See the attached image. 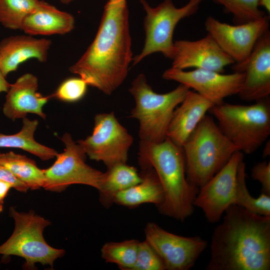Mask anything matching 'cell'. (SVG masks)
<instances>
[{
	"label": "cell",
	"instance_id": "6da1fadb",
	"mask_svg": "<svg viewBox=\"0 0 270 270\" xmlns=\"http://www.w3.org/2000/svg\"><path fill=\"white\" fill-rule=\"evenodd\" d=\"M132 56L126 1H108L94 40L69 70L110 95L126 79Z\"/></svg>",
	"mask_w": 270,
	"mask_h": 270
},
{
	"label": "cell",
	"instance_id": "7a4b0ae2",
	"mask_svg": "<svg viewBox=\"0 0 270 270\" xmlns=\"http://www.w3.org/2000/svg\"><path fill=\"white\" fill-rule=\"evenodd\" d=\"M214 230L207 270H269L270 216L236 204L225 210Z\"/></svg>",
	"mask_w": 270,
	"mask_h": 270
},
{
	"label": "cell",
	"instance_id": "3957f363",
	"mask_svg": "<svg viewBox=\"0 0 270 270\" xmlns=\"http://www.w3.org/2000/svg\"><path fill=\"white\" fill-rule=\"evenodd\" d=\"M138 155L141 168H152L162 185L164 198L160 212L184 221L194 212L200 188L186 179L182 148L167 138L158 143L140 140Z\"/></svg>",
	"mask_w": 270,
	"mask_h": 270
},
{
	"label": "cell",
	"instance_id": "277c9868",
	"mask_svg": "<svg viewBox=\"0 0 270 270\" xmlns=\"http://www.w3.org/2000/svg\"><path fill=\"white\" fill-rule=\"evenodd\" d=\"M182 148L186 179L199 188L220 171L235 152L239 151L221 132L213 118L206 114Z\"/></svg>",
	"mask_w": 270,
	"mask_h": 270
},
{
	"label": "cell",
	"instance_id": "5b68a950",
	"mask_svg": "<svg viewBox=\"0 0 270 270\" xmlns=\"http://www.w3.org/2000/svg\"><path fill=\"white\" fill-rule=\"evenodd\" d=\"M190 90L180 84L170 92L158 94L148 84L144 74H138L134 79L129 89L135 101L130 117L139 123L140 140L158 143L166 138L174 112Z\"/></svg>",
	"mask_w": 270,
	"mask_h": 270
},
{
	"label": "cell",
	"instance_id": "8992f818",
	"mask_svg": "<svg viewBox=\"0 0 270 270\" xmlns=\"http://www.w3.org/2000/svg\"><path fill=\"white\" fill-rule=\"evenodd\" d=\"M256 102L248 106L224 102L209 110L223 134L239 151L247 154L256 151L270 135V98Z\"/></svg>",
	"mask_w": 270,
	"mask_h": 270
},
{
	"label": "cell",
	"instance_id": "52a82bcc",
	"mask_svg": "<svg viewBox=\"0 0 270 270\" xmlns=\"http://www.w3.org/2000/svg\"><path fill=\"white\" fill-rule=\"evenodd\" d=\"M9 216L14 220V230L0 245V254L22 258L25 269L34 270L36 263L53 268L56 260L62 257L66 252L51 246L45 240L44 230L50 222L33 210L18 212L12 206L9 208Z\"/></svg>",
	"mask_w": 270,
	"mask_h": 270
},
{
	"label": "cell",
	"instance_id": "ba28073f",
	"mask_svg": "<svg viewBox=\"0 0 270 270\" xmlns=\"http://www.w3.org/2000/svg\"><path fill=\"white\" fill-rule=\"evenodd\" d=\"M202 0H190L178 8L172 0H164L155 8L151 7L145 0H140L146 12L144 22L146 39L141 52L132 58L133 66L154 52H161L172 59L174 52L173 34L177 24L196 13Z\"/></svg>",
	"mask_w": 270,
	"mask_h": 270
},
{
	"label": "cell",
	"instance_id": "9c48e42d",
	"mask_svg": "<svg viewBox=\"0 0 270 270\" xmlns=\"http://www.w3.org/2000/svg\"><path fill=\"white\" fill-rule=\"evenodd\" d=\"M64 144L62 152L58 153L53 164L43 170L45 181L42 188L53 192H62L75 184L89 186L98 190L104 172L86 162V155L71 134L65 133L61 138Z\"/></svg>",
	"mask_w": 270,
	"mask_h": 270
},
{
	"label": "cell",
	"instance_id": "30bf717a",
	"mask_svg": "<svg viewBox=\"0 0 270 270\" xmlns=\"http://www.w3.org/2000/svg\"><path fill=\"white\" fill-rule=\"evenodd\" d=\"M133 142L132 136L110 112L96 114L92 134L76 142L90 160L102 162L108 168L126 163Z\"/></svg>",
	"mask_w": 270,
	"mask_h": 270
},
{
	"label": "cell",
	"instance_id": "8fae6325",
	"mask_svg": "<svg viewBox=\"0 0 270 270\" xmlns=\"http://www.w3.org/2000/svg\"><path fill=\"white\" fill-rule=\"evenodd\" d=\"M269 24L270 16L266 14L258 20L239 24L222 22L211 16L204 23L208 34L236 64L246 61L258 40L268 30Z\"/></svg>",
	"mask_w": 270,
	"mask_h": 270
},
{
	"label": "cell",
	"instance_id": "7c38bea8",
	"mask_svg": "<svg viewBox=\"0 0 270 270\" xmlns=\"http://www.w3.org/2000/svg\"><path fill=\"white\" fill-rule=\"evenodd\" d=\"M146 240L161 258L165 270H188L207 246L199 236L186 237L165 230L154 222H148L144 228Z\"/></svg>",
	"mask_w": 270,
	"mask_h": 270
},
{
	"label": "cell",
	"instance_id": "4fadbf2b",
	"mask_svg": "<svg viewBox=\"0 0 270 270\" xmlns=\"http://www.w3.org/2000/svg\"><path fill=\"white\" fill-rule=\"evenodd\" d=\"M243 152H235L228 162L200 188L194 206L202 210L208 222H218L225 210L234 204L238 167Z\"/></svg>",
	"mask_w": 270,
	"mask_h": 270
},
{
	"label": "cell",
	"instance_id": "5bb4252c",
	"mask_svg": "<svg viewBox=\"0 0 270 270\" xmlns=\"http://www.w3.org/2000/svg\"><path fill=\"white\" fill-rule=\"evenodd\" d=\"M244 72L225 74L212 70L196 68L190 71L170 68L163 78L174 80L192 88L214 105L223 103L229 96L238 94L244 82Z\"/></svg>",
	"mask_w": 270,
	"mask_h": 270
},
{
	"label": "cell",
	"instance_id": "9a60e30c",
	"mask_svg": "<svg viewBox=\"0 0 270 270\" xmlns=\"http://www.w3.org/2000/svg\"><path fill=\"white\" fill-rule=\"evenodd\" d=\"M234 72H244V77L238 93L246 101H256L270 94V32L258 40L249 57L240 64H234Z\"/></svg>",
	"mask_w": 270,
	"mask_h": 270
},
{
	"label": "cell",
	"instance_id": "2e32d148",
	"mask_svg": "<svg viewBox=\"0 0 270 270\" xmlns=\"http://www.w3.org/2000/svg\"><path fill=\"white\" fill-rule=\"evenodd\" d=\"M174 45V68H195L224 74L226 66L235 63L208 34L196 40H176Z\"/></svg>",
	"mask_w": 270,
	"mask_h": 270
},
{
	"label": "cell",
	"instance_id": "e0dca14e",
	"mask_svg": "<svg viewBox=\"0 0 270 270\" xmlns=\"http://www.w3.org/2000/svg\"><path fill=\"white\" fill-rule=\"evenodd\" d=\"M38 78L34 74L26 73L20 76L6 92L2 108L4 116L14 120L33 114L45 120L43 107L52 96L38 92Z\"/></svg>",
	"mask_w": 270,
	"mask_h": 270
},
{
	"label": "cell",
	"instance_id": "ac0fdd59",
	"mask_svg": "<svg viewBox=\"0 0 270 270\" xmlns=\"http://www.w3.org/2000/svg\"><path fill=\"white\" fill-rule=\"evenodd\" d=\"M51 44L50 40L28 34L4 38L0 42V70L6 77L28 60L46 62Z\"/></svg>",
	"mask_w": 270,
	"mask_h": 270
},
{
	"label": "cell",
	"instance_id": "d6986e66",
	"mask_svg": "<svg viewBox=\"0 0 270 270\" xmlns=\"http://www.w3.org/2000/svg\"><path fill=\"white\" fill-rule=\"evenodd\" d=\"M214 106L210 102L190 90L180 106L174 112L166 138L182 148L206 112Z\"/></svg>",
	"mask_w": 270,
	"mask_h": 270
},
{
	"label": "cell",
	"instance_id": "ffe728a7",
	"mask_svg": "<svg viewBox=\"0 0 270 270\" xmlns=\"http://www.w3.org/2000/svg\"><path fill=\"white\" fill-rule=\"evenodd\" d=\"M74 25L75 19L72 14L40 0L24 18L21 30L32 36L63 35L72 31Z\"/></svg>",
	"mask_w": 270,
	"mask_h": 270
},
{
	"label": "cell",
	"instance_id": "44dd1931",
	"mask_svg": "<svg viewBox=\"0 0 270 270\" xmlns=\"http://www.w3.org/2000/svg\"><path fill=\"white\" fill-rule=\"evenodd\" d=\"M142 181L127 189L116 193L113 203L134 208L142 204L150 203L159 207L164 201V192L159 179L152 168L142 169Z\"/></svg>",
	"mask_w": 270,
	"mask_h": 270
},
{
	"label": "cell",
	"instance_id": "7402d4cb",
	"mask_svg": "<svg viewBox=\"0 0 270 270\" xmlns=\"http://www.w3.org/2000/svg\"><path fill=\"white\" fill-rule=\"evenodd\" d=\"M141 181V176L136 168L126 163H118L108 167L98 190L100 201L108 208L113 204V198L116 193Z\"/></svg>",
	"mask_w": 270,
	"mask_h": 270
},
{
	"label": "cell",
	"instance_id": "603a6c76",
	"mask_svg": "<svg viewBox=\"0 0 270 270\" xmlns=\"http://www.w3.org/2000/svg\"><path fill=\"white\" fill-rule=\"evenodd\" d=\"M38 125L36 120L24 118L22 128L18 132L12 134L0 133V148H20L44 161L56 158L58 154L56 150L35 140L34 135Z\"/></svg>",
	"mask_w": 270,
	"mask_h": 270
},
{
	"label": "cell",
	"instance_id": "cb8c5ba5",
	"mask_svg": "<svg viewBox=\"0 0 270 270\" xmlns=\"http://www.w3.org/2000/svg\"><path fill=\"white\" fill-rule=\"evenodd\" d=\"M0 163L29 189L43 188L45 181L44 170L31 158L12 152H0Z\"/></svg>",
	"mask_w": 270,
	"mask_h": 270
},
{
	"label": "cell",
	"instance_id": "d4e9b609",
	"mask_svg": "<svg viewBox=\"0 0 270 270\" xmlns=\"http://www.w3.org/2000/svg\"><path fill=\"white\" fill-rule=\"evenodd\" d=\"M246 164L243 159L238 167L234 204L250 212L270 216V195L262 192L256 198L252 196L246 186Z\"/></svg>",
	"mask_w": 270,
	"mask_h": 270
},
{
	"label": "cell",
	"instance_id": "484cf974",
	"mask_svg": "<svg viewBox=\"0 0 270 270\" xmlns=\"http://www.w3.org/2000/svg\"><path fill=\"white\" fill-rule=\"evenodd\" d=\"M139 242L130 240L106 242L102 248V257L106 262L115 264L122 270H131L136 262Z\"/></svg>",
	"mask_w": 270,
	"mask_h": 270
},
{
	"label": "cell",
	"instance_id": "4316f807",
	"mask_svg": "<svg viewBox=\"0 0 270 270\" xmlns=\"http://www.w3.org/2000/svg\"><path fill=\"white\" fill-rule=\"evenodd\" d=\"M39 0H0V23L6 28L22 30L24 18L38 6Z\"/></svg>",
	"mask_w": 270,
	"mask_h": 270
},
{
	"label": "cell",
	"instance_id": "83f0119b",
	"mask_svg": "<svg viewBox=\"0 0 270 270\" xmlns=\"http://www.w3.org/2000/svg\"><path fill=\"white\" fill-rule=\"evenodd\" d=\"M222 6L224 10L232 15L235 24H244L258 20L264 16L258 0H213Z\"/></svg>",
	"mask_w": 270,
	"mask_h": 270
},
{
	"label": "cell",
	"instance_id": "f1b7e54d",
	"mask_svg": "<svg viewBox=\"0 0 270 270\" xmlns=\"http://www.w3.org/2000/svg\"><path fill=\"white\" fill-rule=\"evenodd\" d=\"M88 84L81 78H70L62 82L51 96L63 102H76L84 98Z\"/></svg>",
	"mask_w": 270,
	"mask_h": 270
},
{
	"label": "cell",
	"instance_id": "f546056e",
	"mask_svg": "<svg viewBox=\"0 0 270 270\" xmlns=\"http://www.w3.org/2000/svg\"><path fill=\"white\" fill-rule=\"evenodd\" d=\"M131 270H165L160 257L146 240L139 242L136 262Z\"/></svg>",
	"mask_w": 270,
	"mask_h": 270
},
{
	"label": "cell",
	"instance_id": "4dcf8cb0",
	"mask_svg": "<svg viewBox=\"0 0 270 270\" xmlns=\"http://www.w3.org/2000/svg\"><path fill=\"white\" fill-rule=\"evenodd\" d=\"M251 177L258 181L262 192L270 195V162L264 161L255 164L251 170Z\"/></svg>",
	"mask_w": 270,
	"mask_h": 270
},
{
	"label": "cell",
	"instance_id": "1f68e13d",
	"mask_svg": "<svg viewBox=\"0 0 270 270\" xmlns=\"http://www.w3.org/2000/svg\"><path fill=\"white\" fill-rule=\"evenodd\" d=\"M0 180L10 183L16 190L26 192L29 189L26 185L16 178L13 174L0 163Z\"/></svg>",
	"mask_w": 270,
	"mask_h": 270
},
{
	"label": "cell",
	"instance_id": "d6a6232c",
	"mask_svg": "<svg viewBox=\"0 0 270 270\" xmlns=\"http://www.w3.org/2000/svg\"><path fill=\"white\" fill-rule=\"evenodd\" d=\"M6 78V76L3 74L0 70V93L7 92L11 86Z\"/></svg>",
	"mask_w": 270,
	"mask_h": 270
},
{
	"label": "cell",
	"instance_id": "836d02e7",
	"mask_svg": "<svg viewBox=\"0 0 270 270\" xmlns=\"http://www.w3.org/2000/svg\"><path fill=\"white\" fill-rule=\"evenodd\" d=\"M258 5L259 6H261L264 8L270 14V0H258Z\"/></svg>",
	"mask_w": 270,
	"mask_h": 270
},
{
	"label": "cell",
	"instance_id": "e575fe53",
	"mask_svg": "<svg viewBox=\"0 0 270 270\" xmlns=\"http://www.w3.org/2000/svg\"><path fill=\"white\" fill-rule=\"evenodd\" d=\"M270 154V140L266 142L262 152V156L264 158H266L269 156Z\"/></svg>",
	"mask_w": 270,
	"mask_h": 270
},
{
	"label": "cell",
	"instance_id": "d590c367",
	"mask_svg": "<svg viewBox=\"0 0 270 270\" xmlns=\"http://www.w3.org/2000/svg\"><path fill=\"white\" fill-rule=\"evenodd\" d=\"M60 2L64 4H68L74 1V0H60Z\"/></svg>",
	"mask_w": 270,
	"mask_h": 270
},
{
	"label": "cell",
	"instance_id": "8d00e7d4",
	"mask_svg": "<svg viewBox=\"0 0 270 270\" xmlns=\"http://www.w3.org/2000/svg\"><path fill=\"white\" fill-rule=\"evenodd\" d=\"M4 208V203L0 202V213L2 211Z\"/></svg>",
	"mask_w": 270,
	"mask_h": 270
},
{
	"label": "cell",
	"instance_id": "74e56055",
	"mask_svg": "<svg viewBox=\"0 0 270 270\" xmlns=\"http://www.w3.org/2000/svg\"><path fill=\"white\" fill-rule=\"evenodd\" d=\"M124 0H108L109 2H117V1H121Z\"/></svg>",
	"mask_w": 270,
	"mask_h": 270
},
{
	"label": "cell",
	"instance_id": "f35d334b",
	"mask_svg": "<svg viewBox=\"0 0 270 270\" xmlns=\"http://www.w3.org/2000/svg\"></svg>",
	"mask_w": 270,
	"mask_h": 270
}]
</instances>
